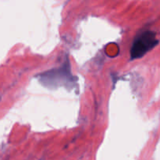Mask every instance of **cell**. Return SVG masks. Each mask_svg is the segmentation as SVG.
I'll list each match as a JSON object with an SVG mask.
<instances>
[{"label":"cell","mask_w":160,"mask_h":160,"mask_svg":"<svg viewBox=\"0 0 160 160\" xmlns=\"http://www.w3.org/2000/svg\"><path fill=\"white\" fill-rule=\"evenodd\" d=\"M156 34L151 31H145L136 36L131 48V59L132 60L145 56L148 51L158 45Z\"/></svg>","instance_id":"6da1fadb"},{"label":"cell","mask_w":160,"mask_h":160,"mask_svg":"<svg viewBox=\"0 0 160 160\" xmlns=\"http://www.w3.org/2000/svg\"><path fill=\"white\" fill-rule=\"evenodd\" d=\"M67 64V62L60 68L54 69V70L45 72L43 74L39 75V77H40L39 81L42 83V84L45 85V87L49 86V88L51 87L53 82L56 80H57V78H59V79L56 81V85H68L69 81L74 82V80H73V78L70 73V67Z\"/></svg>","instance_id":"7a4b0ae2"}]
</instances>
